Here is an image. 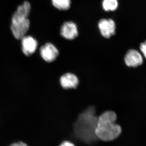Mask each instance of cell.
Masks as SVG:
<instances>
[{"label": "cell", "instance_id": "6da1fadb", "mask_svg": "<svg viewBox=\"0 0 146 146\" xmlns=\"http://www.w3.org/2000/svg\"><path fill=\"white\" fill-rule=\"evenodd\" d=\"M98 117L96 110L93 106L80 112L73 123V130L76 138L87 144L98 140L96 134Z\"/></svg>", "mask_w": 146, "mask_h": 146}, {"label": "cell", "instance_id": "7a4b0ae2", "mask_svg": "<svg viewBox=\"0 0 146 146\" xmlns=\"http://www.w3.org/2000/svg\"><path fill=\"white\" fill-rule=\"evenodd\" d=\"M117 116L114 111L106 110L98 116L96 134L97 138L104 141L115 140L120 136L122 128L117 123Z\"/></svg>", "mask_w": 146, "mask_h": 146}, {"label": "cell", "instance_id": "3957f363", "mask_svg": "<svg viewBox=\"0 0 146 146\" xmlns=\"http://www.w3.org/2000/svg\"><path fill=\"white\" fill-rule=\"evenodd\" d=\"M60 52L57 48L50 43H47L40 48V54L45 62L50 63L54 62Z\"/></svg>", "mask_w": 146, "mask_h": 146}, {"label": "cell", "instance_id": "277c9868", "mask_svg": "<svg viewBox=\"0 0 146 146\" xmlns=\"http://www.w3.org/2000/svg\"><path fill=\"white\" fill-rule=\"evenodd\" d=\"M125 65L129 68H136L142 65L143 58L142 55L137 50H128L123 57Z\"/></svg>", "mask_w": 146, "mask_h": 146}, {"label": "cell", "instance_id": "5b68a950", "mask_svg": "<svg viewBox=\"0 0 146 146\" xmlns=\"http://www.w3.org/2000/svg\"><path fill=\"white\" fill-rule=\"evenodd\" d=\"M30 25L29 19L24 21L11 23V29L13 36L16 39H21L26 36Z\"/></svg>", "mask_w": 146, "mask_h": 146}, {"label": "cell", "instance_id": "8992f818", "mask_svg": "<svg viewBox=\"0 0 146 146\" xmlns=\"http://www.w3.org/2000/svg\"><path fill=\"white\" fill-rule=\"evenodd\" d=\"M59 80L60 86L65 89H75L79 84L77 76L71 72L63 74L60 76Z\"/></svg>", "mask_w": 146, "mask_h": 146}, {"label": "cell", "instance_id": "52a82bcc", "mask_svg": "<svg viewBox=\"0 0 146 146\" xmlns=\"http://www.w3.org/2000/svg\"><path fill=\"white\" fill-rule=\"evenodd\" d=\"M98 27L102 35L105 38H110L115 33L116 25L112 19H101L99 22Z\"/></svg>", "mask_w": 146, "mask_h": 146}, {"label": "cell", "instance_id": "ba28073f", "mask_svg": "<svg viewBox=\"0 0 146 146\" xmlns=\"http://www.w3.org/2000/svg\"><path fill=\"white\" fill-rule=\"evenodd\" d=\"M23 52L27 56H30L36 51L38 42L32 36H25L21 39Z\"/></svg>", "mask_w": 146, "mask_h": 146}, {"label": "cell", "instance_id": "9c48e42d", "mask_svg": "<svg viewBox=\"0 0 146 146\" xmlns=\"http://www.w3.org/2000/svg\"><path fill=\"white\" fill-rule=\"evenodd\" d=\"M61 36L68 40H73L78 36V28L75 23L72 22H65L60 29Z\"/></svg>", "mask_w": 146, "mask_h": 146}, {"label": "cell", "instance_id": "30bf717a", "mask_svg": "<svg viewBox=\"0 0 146 146\" xmlns=\"http://www.w3.org/2000/svg\"><path fill=\"white\" fill-rule=\"evenodd\" d=\"M31 10V6L28 2H25L21 5L18 7L16 12L13 13L11 23L24 21L28 19Z\"/></svg>", "mask_w": 146, "mask_h": 146}, {"label": "cell", "instance_id": "8fae6325", "mask_svg": "<svg viewBox=\"0 0 146 146\" xmlns=\"http://www.w3.org/2000/svg\"><path fill=\"white\" fill-rule=\"evenodd\" d=\"M53 5L60 10H67L71 5L70 0H52Z\"/></svg>", "mask_w": 146, "mask_h": 146}, {"label": "cell", "instance_id": "7c38bea8", "mask_svg": "<svg viewBox=\"0 0 146 146\" xmlns=\"http://www.w3.org/2000/svg\"><path fill=\"white\" fill-rule=\"evenodd\" d=\"M118 6L117 0H103L102 2L103 8L106 11H114Z\"/></svg>", "mask_w": 146, "mask_h": 146}, {"label": "cell", "instance_id": "4fadbf2b", "mask_svg": "<svg viewBox=\"0 0 146 146\" xmlns=\"http://www.w3.org/2000/svg\"><path fill=\"white\" fill-rule=\"evenodd\" d=\"M140 50L143 54L144 57L146 58V41L141 43L140 46Z\"/></svg>", "mask_w": 146, "mask_h": 146}, {"label": "cell", "instance_id": "5bb4252c", "mask_svg": "<svg viewBox=\"0 0 146 146\" xmlns=\"http://www.w3.org/2000/svg\"><path fill=\"white\" fill-rule=\"evenodd\" d=\"M59 146H75L73 143L70 141H65L61 143Z\"/></svg>", "mask_w": 146, "mask_h": 146}, {"label": "cell", "instance_id": "9a60e30c", "mask_svg": "<svg viewBox=\"0 0 146 146\" xmlns=\"http://www.w3.org/2000/svg\"><path fill=\"white\" fill-rule=\"evenodd\" d=\"M10 146H28V145L26 144L23 142H19L11 144Z\"/></svg>", "mask_w": 146, "mask_h": 146}]
</instances>
